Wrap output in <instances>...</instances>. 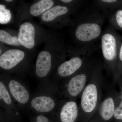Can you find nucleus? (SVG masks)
<instances>
[{
    "instance_id": "nucleus-1",
    "label": "nucleus",
    "mask_w": 122,
    "mask_h": 122,
    "mask_svg": "<svg viewBox=\"0 0 122 122\" xmlns=\"http://www.w3.org/2000/svg\"><path fill=\"white\" fill-rule=\"evenodd\" d=\"M102 64L96 63L89 81L81 96L80 116L90 117L97 110L102 97Z\"/></svg>"
},
{
    "instance_id": "nucleus-2",
    "label": "nucleus",
    "mask_w": 122,
    "mask_h": 122,
    "mask_svg": "<svg viewBox=\"0 0 122 122\" xmlns=\"http://www.w3.org/2000/svg\"><path fill=\"white\" fill-rule=\"evenodd\" d=\"M44 85L42 89L32 95L29 107L36 114H54L63 99H61L60 97L63 96L59 86L50 83H44Z\"/></svg>"
},
{
    "instance_id": "nucleus-3",
    "label": "nucleus",
    "mask_w": 122,
    "mask_h": 122,
    "mask_svg": "<svg viewBox=\"0 0 122 122\" xmlns=\"http://www.w3.org/2000/svg\"><path fill=\"white\" fill-rule=\"evenodd\" d=\"M96 11L83 13L81 21L76 27L75 36L76 40L86 46L97 40L102 35V27L104 17L102 14Z\"/></svg>"
},
{
    "instance_id": "nucleus-4",
    "label": "nucleus",
    "mask_w": 122,
    "mask_h": 122,
    "mask_svg": "<svg viewBox=\"0 0 122 122\" xmlns=\"http://www.w3.org/2000/svg\"><path fill=\"white\" fill-rule=\"evenodd\" d=\"M96 63L88 58L78 72L63 80L61 84L59 85L62 95L65 98L75 100L81 96L89 81Z\"/></svg>"
},
{
    "instance_id": "nucleus-5",
    "label": "nucleus",
    "mask_w": 122,
    "mask_h": 122,
    "mask_svg": "<svg viewBox=\"0 0 122 122\" xmlns=\"http://www.w3.org/2000/svg\"><path fill=\"white\" fill-rule=\"evenodd\" d=\"M89 50L84 49L79 55L61 63L57 68L56 78L53 83H50L59 85L58 82L60 80L69 78L78 72L89 58Z\"/></svg>"
},
{
    "instance_id": "nucleus-6",
    "label": "nucleus",
    "mask_w": 122,
    "mask_h": 122,
    "mask_svg": "<svg viewBox=\"0 0 122 122\" xmlns=\"http://www.w3.org/2000/svg\"><path fill=\"white\" fill-rule=\"evenodd\" d=\"M6 86L12 97L21 109L29 107L32 95L25 83L12 77L1 78Z\"/></svg>"
},
{
    "instance_id": "nucleus-7",
    "label": "nucleus",
    "mask_w": 122,
    "mask_h": 122,
    "mask_svg": "<svg viewBox=\"0 0 122 122\" xmlns=\"http://www.w3.org/2000/svg\"><path fill=\"white\" fill-rule=\"evenodd\" d=\"M101 37V49L105 66L107 69L111 72L112 65L117 54L116 38L112 31L111 28L106 30Z\"/></svg>"
},
{
    "instance_id": "nucleus-8",
    "label": "nucleus",
    "mask_w": 122,
    "mask_h": 122,
    "mask_svg": "<svg viewBox=\"0 0 122 122\" xmlns=\"http://www.w3.org/2000/svg\"><path fill=\"white\" fill-rule=\"evenodd\" d=\"M54 115L56 122H76L80 116L79 106L76 100L63 98Z\"/></svg>"
},
{
    "instance_id": "nucleus-9",
    "label": "nucleus",
    "mask_w": 122,
    "mask_h": 122,
    "mask_svg": "<svg viewBox=\"0 0 122 122\" xmlns=\"http://www.w3.org/2000/svg\"><path fill=\"white\" fill-rule=\"evenodd\" d=\"M0 104L2 108L1 112L8 118L12 120L20 119V113L19 107L1 79L0 81Z\"/></svg>"
},
{
    "instance_id": "nucleus-10",
    "label": "nucleus",
    "mask_w": 122,
    "mask_h": 122,
    "mask_svg": "<svg viewBox=\"0 0 122 122\" xmlns=\"http://www.w3.org/2000/svg\"><path fill=\"white\" fill-rule=\"evenodd\" d=\"M53 66L52 58L50 53L46 51H41L38 55L35 63V73L37 77L45 82Z\"/></svg>"
},
{
    "instance_id": "nucleus-11",
    "label": "nucleus",
    "mask_w": 122,
    "mask_h": 122,
    "mask_svg": "<svg viewBox=\"0 0 122 122\" xmlns=\"http://www.w3.org/2000/svg\"><path fill=\"white\" fill-rule=\"evenodd\" d=\"M25 57V53L20 50L7 51L0 57V67L5 70H14L20 64Z\"/></svg>"
},
{
    "instance_id": "nucleus-12",
    "label": "nucleus",
    "mask_w": 122,
    "mask_h": 122,
    "mask_svg": "<svg viewBox=\"0 0 122 122\" xmlns=\"http://www.w3.org/2000/svg\"><path fill=\"white\" fill-rule=\"evenodd\" d=\"M35 28L32 24L29 22L21 24L18 37L21 45L27 49H32L35 45Z\"/></svg>"
},
{
    "instance_id": "nucleus-13",
    "label": "nucleus",
    "mask_w": 122,
    "mask_h": 122,
    "mask_svg": "<svg viewBox=\"0 0 122 122\" xmlns=\"http://www.w3.org/2000/svg\"><path fill=\"white\" fill-rule=\"evenodd\" d=\"M116 107L114 98L111 91L101 101L96 112H97L99 116L102 120L109 121L114 117Z\"/></svg>"
},
{
    "instance_id": "nucleus-14",
    "label": "nucleus",
    "mask_w": 122,
    "mask_h": 122,
    "mask_svg": "<svg viewBox=\"0 0 122 122\" xmlns=\"http://www.w3.org/2000/svg\"><path fill=\"white\" fill-rule=\"evenodd\" d=\"M69 11V8L66 6L56 5L42 14L41 19L44 22H51L57 18L67 14Z\"/></svg>"
},
{
    "instance_id": "nucleus-15",
    "label": "nucleus",
    "mask_w": 122,
    "mask_h": 122,
    "mask_svg": "<svg viewBox=\"0 0 122 122\" xmlns=\"http://www.w3.org/2000/svg\"><path fill=\"white\" fill-rule=\"evenodd\" d=\"M54 4V1L52 0L39 1L31 5L30 9V13L32 16H37L51 8Z\"/></svg>"
},
{
    "instance_id": "nucleus-16",
    "label": "nucleus",
    "mask_w": 122,
    "mask_h": 122,
    "mask_svg": "<svg viewBox=\"0 0 122 122\" xmlns=\"http://www.w3.org/2000/svg\"><path fill=\"white\" fill-rule=\"evenodd\" d=\"M0 41L10 45L19 46L21 45L17 37L12 36L6 31L1 29L0 30Z\"/></svg>"
},
{
    "instance_id": "nucleus-17",
    "label": "nucleus",
    "mask_w": 122,
    "mask_h": 122,
    "mask_svg": "<svg viewBox=\"0 0 122 122\" xmlns=\"http://www.w3.org/2000/svg\"><path fill=\"white\" fill-rule=\"evenodd\" d=\"M12 15L8 9L6 8L4 5H0V24H6L11 20Z\"/></svg>"
},
{
    "instance_id": "nucleus-18",
    "label": "nucleus",
    "mask_w": 122,
    "mask_h": 122,
    "mask_svg": "<svg viewBox=\"0 0 122 122\" xmlns=\"http://www.w3.org/2000/svg\"><path fill=\"white\" fill-rule=\"evenodd\" d=\"M31 122H56L51 119L46 115L37 114L32 119Z\"/></svg>"
},
{
    "instance_id": "nucleus-19",
    "label": "nucleus",
    "mask_w": 122,
    "mask_h": 122,
    "mask_svg": "<svg viewBox=\"0 0 122 122\" xmlns=\"http://www.w3.org/2000/svg\"><path fill=\"white\" fill-rule=\"evenodd\" d=\"M114 117L117 120H122V100L116 107Z\"/></svg>"
},
{
    "instance_id": "nucleus-20",
    "label": "nucleus",
    "mask_w": 122,
    "mask_h": 122,
    "mask_svg": "<svg viewBox=\"0 0 122 122\" xmlns=\"http://www.w3.org/2000/svg\"><path fill=\"white\" fill-rule=\"evenodd\" d=\"M115 20L118 26L122 29V10L116 11L114 15Z\"/></svg>"
},
{
    "instance_id": "nucleus-21",
    "label": "nucleus",
    "mask_w": 122,
    "mask_h": 122,
    "mask_svg": "<svg viewBox=\"0 0 122 122\" xmlns=\"http://www.w3.org/2000/svg\"><path fill=\"white\" fill-rule=\"evenodd\" d=\"M119 58L120 61L122 62V44L120 46V50H119Z\"/></svg>"
},
{
    "instance_id": "nucleus-22",
    "label": "nucleus",
    "mask_w": 122,
    "mask_h": 122,
    "mask_svg": "<svg viewBox=\"0 0 122 122\" xmlns=\"http://www.w3.org/2000/svg\"><path fill=\"white\" fill-rule=\"evenodd\" d=\"M60 1L61 2L65 3V4H68L73 2V1H74L72 0H61Z\"/></svg>"
},
{
    "instance_id": "nucleus-23",
    "label": "nucleus",
    "mask_w": 122,
    "mask_h": 122,
    "mask_svg": "<svg viewBox=\"0 0 122 122\" xmlns=\"http://www.w3.org/2000/svg\"><path fill=\"white\" fill-rule=\"evenodd\" d=\"M5 1L8 2H11L13 1V0H5Z\"/></svg>"
},
{
    "instance_id": "nucleus-24",
    "label": "nucleus",
    "mask_w": 122,
    "mask_h": 122,
    "mask_svg": "<svg viewBox=\"0 0 122 122\" xmlns=\"http://www.w3.org/2000/svg\"><path fill=\"white\" fill-rule=\"evenodd\" d=\"M1 50L0 49V53H1Z\"/></svg>"
},
{
    "instance_id": "nucleus-25",
    "label": "nucleus",
    "mask_w": 122,
    "mask_h": 122,
    "mask_svg": "<svg viewBox=\"0 0 122 122\" xmlns=\"http://www.w3.org/2000/svg\"></svg>"
}]
</instances>
